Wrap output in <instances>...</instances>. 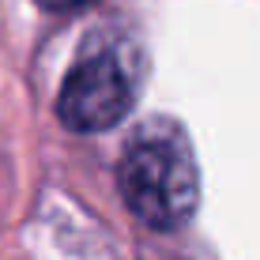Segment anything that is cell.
<instances>
[{"mask_svg":"<svg viewBox=\"0 0 260 260\" xmlns=\"http://www.w3.org/2000/svg\"><path fill=\"white\" fill-rule=\"evenodd\" d=\"M117 189L128 211L151 230H181L200 204V166L189 132L170 117H151L124 143Z\"/></svg>","mask_w":260,"mask_h":260,"instance_id":"1","label":"cell"},{"mask_svg":"<svg viewBox=\"0 0 260 260\" xmlns=\"http://www.w3.org/2000/svg\"><path fill=\"white\" fill-rule=\"evenodd\" d=\"M136 106V72L124 64L117 46L94 42L60 83L57 117L72 132H106L121 124Z\"/></svg>","mask_w":260,"mask_h":260,"instance_id":"2","label":"cell"},{"mask_svg":"<svg viewBox=\"0 0 260 260\" xmlns=\"http://www.w3.org/2000/svg\"><path fill=\"white\" fill-rule=\"evenodd\" d=\"M42 8H49V12H72V8H83L91 4V0H38Z\"/></svg>","mask_w":260,"mask_h":260,"instance_id":"3","label":"cell"}]
</instances>
